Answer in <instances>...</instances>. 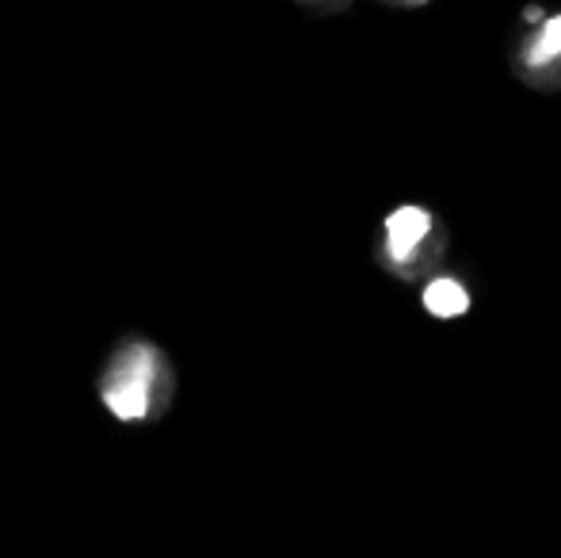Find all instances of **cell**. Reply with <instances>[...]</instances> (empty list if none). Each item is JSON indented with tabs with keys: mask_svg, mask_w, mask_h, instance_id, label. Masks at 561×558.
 Returning <instances> with one entry per match:
<instances>
[{
	"mask_svg": "<svg viewBox=\"0 0 561 558\" xmlns=\"http://www.w3.org/2000/svg\"><path fill=\"white\" fill-rule=\"evenodd\" d=\"M450 246L447 226L432 215L428 207L405 203L382 223V246H378V261L390 276L398 280H432L436 269L444 264Z\"/></svg>",
	"mask_w": 561,
	"mask_h": 558,
	"instance_id": "6da1fadb",
	"label": "cell"
},
{
	"mask_svg": "<svg viewBox=\"0 0 561 558\" xmlns=\"http://www.w3.org/2000/svg\"><path fill=\"white\" fill-rule=\"evenodd\" d=\"M161 383V356L153 344H126L104 375V406L115 421H141L153 413V395Z\"/></svg>",
	"mask_w": 561,
	"mask_h": 558,
	"instance_id": "7a4b0ae2",
	"label": "cell"
},
{
	"mask_svg": "<svg viewBox=\"0 0 561 558\" xmlns=\"http://www.w3.org/2000/svg\"><path fill=\"white\" fill-rule=\"evenodd\" d=\"M470 291H466V283H458L455 276H432L424 280V310L432 314V318L439 321H455L462 318L466 310H470Z\"/></svg>",
	"mask_w": 561,
	"mask_h": 558,
	"instance_id": "3957f363",
	"label": "cell"
},
{
	"mask_svg": "<svg viewBox=\"0 0 561 558\" xmlns=\"http://www.w3.org/2000/svg\"><path fill=\"white\" fill-rule=\"evenodd\" d=\"M524 66L531 69V73H550V69L561 66V15H550V20L542 23V31L524 50Z\"/></svg>",
	"mask_w": 561,
	"mask_h": 558,
	"instance_id": "277c9868",
	"label": "cell"
},
{
	"mask_svg": "<svg viewBox=\"0 0 561 558\" xmlns=\"http://www.w3.org/2000/svg\"><path fill=\"white\" fill-rule=\"evenodd\" d=\"M524 20H531V23H539V20H542V12H539V8H527V12H524Z\"/></svg>",
	"mask_w": 561,
	"mask_h": 558,
	"instance_id": "5b68a950",
	"label": "cell"
}]
</instances>
